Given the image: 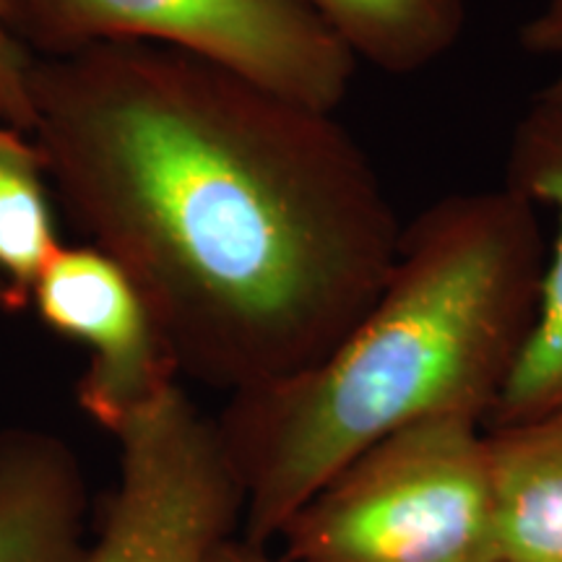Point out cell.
Wrapping results in <instances>:
<instances>
[{
    "label": "cell",
    "mask_w": 562,
    "mask_h": 562,
    "mask_svg": "<svg viewBox=\"0 0 562 562\" xmlns=\"http://www.w3.org/2000/svg\"><path fill=\"white\" fill-rule=\"evenodd\" d=\"M40 321L89 351L79 404L112 432L170 389L178 362L165 334L121 266L94 245L60 248L32 290Z\"/></svg>",
    "instance_id": "8992f818"
},
{
    "label": "cell",
    "mask_w": 562,
    "mask_h": 562,
    "mask_svg": "<svg viewBox=\"0 0 562 562\" xmlns=\"http://www.w3.org/2000/svg\"><path fill=\"white\" fill-rule=\"evenodd\" d=\"M0 117H5V110H3V97H0ZM9 305V297H5V286L3 281H0V307Z\"/></svg>",
    "instance_id": "9a60e30c"
},
{
    "label": "cell",
    "mask_w": 562,
    "mask_h": 562,
    "mask_svg": "<svg viewBox=\"0 0 562 562\" xmlns=\"http://www.w3.org/2000/svg\"><path fill=\"white\" fill-rule=\"evenodd\" d=\"M24 94L63 209L178 370L232 393L294 375L381 292L404 222L334 112L146 42L30 55Z\"/></svg>",
    "instance_id": "6da1fadb"
},
{
    "label": "cell",
    "mask_w": 562,
    "mask_h": 562,
    "mask_svg": "<svg viewBox=\"0 0 562 562\" xmlns=\"http://www.w3.org/2000/svg\"><path fill=\"white\" fill-rule=\"evenodd\" d=\"M279 537L284 562H503L484 419L442 414L389 435Z\"/></svg>",
    "instance_id": "3957f363"
},
{
    "label": "cell",
    "mask_w": 562,
    "mask_h": 562,
    "mask_svg": "<svg viewBox=\"0 0 562 562\" xmlns=\"http://www.w3.org/2000/svg\"><path fill=\"white\" fill-rule=\"evenodd\" d=\"M112 435L121 480L81 562H209L245 503L216 422L172 383Z\"/></svg>",
    "instance_id": "5b68a950"
},
{
    "label": "cell",
    "mask_w": 562,
    "mask_h": 562,
    "mask_svg": "<svg viewBox=\"0 0 562 562\" xmlns=\"http://www.w3.org/2000/svg\"><path fill=\"white\" fill-rule=\"evenodd\" d=\"M521 45L537 58L554 63V76L533 102L562 115V0H544L521 30Z\"/></svg>",
    "instance_id": "7c38bea8"
},
{
    "label": "cell",
    "mask_w": 562,
    "mask_h": 562,
    "mask_svg": "<svg viewBox=\"0 0 562 562\" xmlns=\"http://www.w3.org/2000/svg\"><path fill=\"white\" fill-rule=\"evenodd\" d=\"M9 30L32 55L102 42L170 47L326 112L360 66L307 0H11Z\"/></svg>",
    "instance_id": "277c9868"
},
{
    "label": "cell",
    "mask_w": 562,
    "mask_h": 562,
    "mask_svg": "<svg viewBox=\"0 0 562 562\" xmlns=\"http://www.w3.org/2000/svg\"><path fill=\"white\" fill-rule=\"evenodd\" d=\"M83 482L45 432L0 435V562H81Z\"/></svg>",
    "instance_id": "ba28073f"
},
{
    "label": "cell",
    "mask_w": 562,
    "mask_h": 562,
    "mask_svg": "<svg viewBox=\"0 0 562 562\" xmlns=\"http://www.w3.org/2000/svg\"><path fill=\"white\" fill-rule=\"evenodd\" d=\"M357 63L412 76L453 50L472 0H307Z\"/></svg>",
    "instance_id": "30bf717a"
},
{
    "label": "cell",
    "mask_w": 562,
    "mask_h": 562,
    "mask_svg": "<svg viewBox=\"0 0 562 562\" xmlns=\"http://www.w3.org/2000/svg\"><path fill=\"white\" fill-rule=\"evenodd\" d=\"M503 562H562V409L487 427Z\"/></svg>",
    "instance_id": "9c48e42d"
},
{
    "label": "cell",
    "mask_w": 562,
    "mask_h": 562,
    "mask_svg": "<svg viewBox=\"0 0 562 562\" xmlns=\"http://www.w3.org/2000/svg\"><path fill=\"white\" fill-rule=\"evenodd\" d=\"M209 562H284V560H273L266 554V547L250 544L245 539H224V542L216 547L214 554H211Z\"/></svg>",
    "instance_id": "5bb4252c"
},
{
    "label": "cell",
    "mask_w": 562,
    "mask_h": 562,
    "mask_svg": "<svg viewBox=\"0 0 562 562\" xmlns=\"http://www.w3.org/2000/svg\"><path fill=\"white\" fill-rule=\"evenodd\" d=\"M533 209L552 214V243L529 331L490 412V427L516 425L562 409V115L531 102L516 123L508 180Z\"/></svg>",
    "instance_id": "52a82bcc"
},
{
    "label": "cell",
    "mask_w": 562,
    "mask_h": 562,
    "mask_svg": "<svg viewBox=\"0 0 562 562\" xmlns=\"http://www.w3.org/2000/svg\"><path fill=\"white\" fill-rule=\"evenodd\" d=\"M11 0H0V97H3L5 121L26 133V94L24 68L30 53L13 40L9 30Z\"/></svg>",
    "instance_id": "4fadbf2b"
},
{
    "label": "cell",
    "mask_w": 562,
    "mask_h": 562,
    "mask_svg": "<svg viewBox=\"0 0 562 562\" xmlns=\"http://www.w3.org/2000/svg\"><path fill=\"white\" fill-rule=\"evenodd\" d=\"M539 211L510 186L451 193L404 224L355 326L311 368L237 391L220 435L266 547L321 487L389 435L442 414L487 422L544 269Z\"/></svg>",
    "instance_id": "7a4b0ae2"
},
{
    "label": "cell",
    "mask_w": 562,
    "mask_h": 562,
    "mask_svg": "<svg viewBox=\"0 0 562 562\" xmlns=\"http://www.w3.org/2000/svg\"><path fill=\"white\" fill-rule=\"evenodd\" d=\"M45 165L34 140L0 117V281L5 311H24L63 245L50 214Z\"/></svg>",
    "instance_id": "8fae6325"
}]
</instances>
